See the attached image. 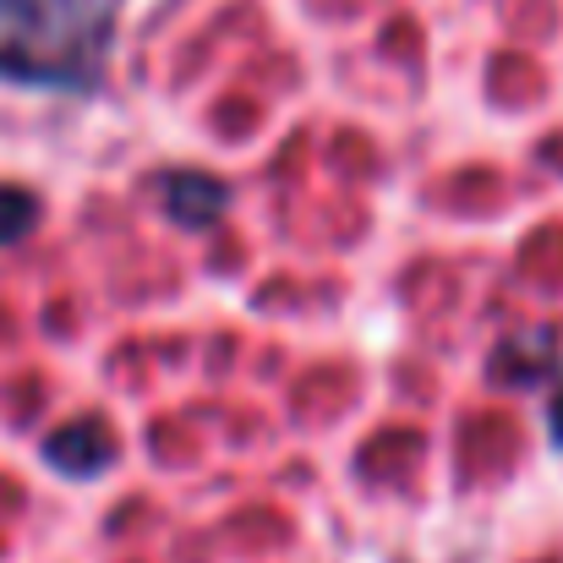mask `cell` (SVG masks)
<instances>
[{"mask_svg":"<svg viewBox=\"0 0 563 563\" xmlns=\"http://www.w3.org/2000/svg\"><path fill=\"white\" fill-rule=\"evenodd\" d=\"M115 0H0V77L82 88L99 77Z\"/></svg>","mask_w":563,"mask_h":563,"instance_id":"cell-1","label":"cell"},{"mask_svg":"<svg viewBox=\"0 0 563 563\" xmlns=\"http://www.w3.org/2000/svg\"><path fill=\"white\" fill-rule=\"evenodd\" d=\"M110 454H115V443L104 438L99 421H71V427L49 432V443H44V460H49L60 476H77V482L99 476V471L110 465Z\"/></svg>","mask_w":563,"mask_h":563,"instance_id":"cell-2","label":"cell"},{"mask_svg":"<svg viewBox=\"0 0 563 563\" xmlns=\"http://www.w3.org/2000/svg\"><path fill=\"white\" fill-rule=\"evenodd\" d=\"M165 202H170V213H176V224H187V230H202V224H213L224 208H230V191L219 187L213 176H170L165 181Z\"/></svg>","mask_w":563,"mask_h":563,"instance_id":"cell-3","label":"cell"},{"mask_svg":"<svg viewBox=\"0 0 563 563\" xmlns=\"http://www.w3.org/2000/svg\"><path fill=\"white\" fill-rule=\"evenodd\" d=\"M553 351H559V334H553V329H531L526 340H509V345L498 351V356H504V362H498V377H515V383H537V377H542L548 367H553V362H559Z\"/></svg>","mask_w":563,"mask_h":563,"instance_id":"cell-4","label":"cell"},{"mask_svg":"<svg viewBox=\"0 0 563 563\" xmlns=\"http://www.w3.org/2000/svg\"><path fill=\"white\" fill-rule=\"evenodd\" d=\"M33 213H38V202H33L27 191L0 187V246H11V241H22V235L33 230Z\"/></svg>","mask_w":563,"mask_h":563,"instance_id":"cell-5","label":"cell"},{"mask_svg":"<svg viewBox=\"0 0 563 563\" xmlns=\"http://www.w3.org/2000/svg\"><path fill=\"white\" fill-rule=\"evenodd\" d=\"M548 427H553V438L563 443V388H559V399H553V416H548Z\"/></svg>","mask_w":563,"mask_h":563,"instance_id":"cell-6","label":"cell"}]
</instances>
